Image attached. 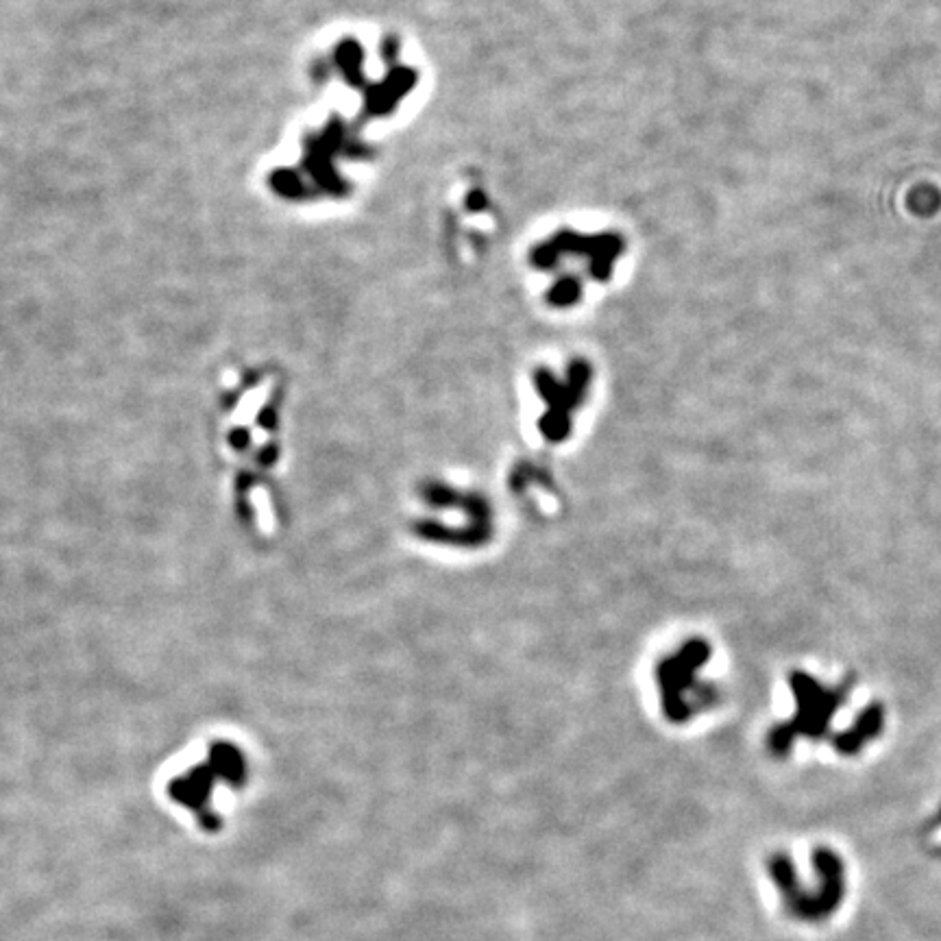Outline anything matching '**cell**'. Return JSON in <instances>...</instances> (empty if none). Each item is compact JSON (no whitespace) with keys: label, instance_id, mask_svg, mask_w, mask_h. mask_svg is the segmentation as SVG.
Wrapping results in <instances>:
<instances>
[{"label":"cell","instance_id":"obj_1","mask_svg":"<svg viewBox=\"0 0 941 941\" xmlns=\"http://www.w3.org/2000/svg\"><path fill=\"white\" fill-rule=\"evenodd\" d=\"M796 719L793 728L811 739L830 741L828 730H837L841 752L859 756L885 735V704L857 676L813 678L793 676Z\"/></svg>","mask_w":941,"mask_h":941}]
</instances>
